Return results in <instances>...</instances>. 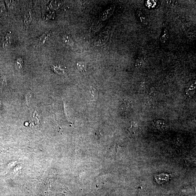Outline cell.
<instances>
[{"label":"cell","mask_w":196,"mask_h":196,"mask_svg":"<svg viewBox=\"0 0 196 196\" xmlns=\"http://www.w3.org/2000/svg\"><path fill=\"white\" fill-rule=\"evenodd\" d=\"M132 104L130 101L124 100L121 105L120 109L123 114H128L132 109Z\"/></svg>","instance_id":"obj_1"},{"label":"cell","mask_w":196,"mask_h":196,"mask_svg":"<svg viewBox=\"0 0 196 196\" xmlns=\"http://www.w3.org/2000/svg\"><path fill=\"white\" fill-rule=\"evenodd\" d=\"M108 37V34L106 32H104L103 33L100 35L98 38H97V39L95 41V43L98 46L103 45L107 42Z\"/></svg>","instance_id":"obj_2"},{"label":"cell","mask_w":196,"mask_h":196,"mask_svg":"<svg viewBox=\"0 0 196 196\" xmlns=\"http://www.w3.org/2000/svg\"><path fill=\"white\" fill-rule=\"evenodd\" d=\"M51 31H47L40 37L36 41V46H40L43 45L50 36Z\"/></svg>","instance_id":"obj_3"},{"label":"cell","mask_w":196,"mask_h":196,"mask_svg":"<svg viewBox=\"0 0 196 196\" xmlns=\"http://www.w3.org/2000/svg\"><path fill=\"white\" fill-rule=\"evenodd\" d=\"M168 177H169L168 175H167L162 174L158 175H156L155 177V178L157 183L161 184L166 182L169 179Z\"/></svg>","instance_id":"obj_4"},{"label":"cell","mask_w":196,"mask_h":196,"mask_svg":"<svg viewBox=\"0 0 196 196\" xmlns=\"http://www.w3.org/2000/svg\"><path fill=\"white\" fill-rule=\"evenodd\" d=\"M32 20V12L31 11L29 10L27 11L24 16L23 20L24 24L26 25H29Z\"/></svg>","instance_id":"obj_5"},{"label":"cell","mask_w":196,"mask_h":196,"mask_svg":"<svg viewBox=\"0 0 196 196\" xmlns=\"http://www.w3.org/2000/svg\"><path fill=\"white\" fill-rule=\"evenodd\" d=\"M62 40L64 43L69 46H72L73 43V40L70 36L68 35H65L63 36Z\"/></svg>","instance_id":"obj_6"},{"label":"cell","mask_w":196,"mask_h":196,"mask_svg":"<svg viewBox=\"0 0 196 196\" xmlns=\"http://www.w3.org/2000/svg\"><path fill=\"white\" fill-rule=\"evenodd\" d=\"M113 7H110L108 9V10H106V11L104 12V13L103 14L102 16V19H103L104 20L108 18L109 17V16H110L112 15V13L113 12Z\"/></svg>","instance_id":"obj_7"},{"label":"cell","mask_w":196,"mask_h":196,"mask_svg":"<svg viewBox=\"0 0 196 196\" xmlns=\"http://www.w3.org/2000/svg\"><path fill=\"white\" fill-rule=\"evenodd\" d=\"M11 35L10 33H7L5 37V40L3 42V47H5L7 46L10 44L11 42Z\"/></svg>","instance_id":"obj_8"},{"label":"cell","mask_w":196,"mask_h":196,"mask_svg":"<svg viewBox=\"0 0 196 196\" xmlns=\"http://www.w3.org/2000/svg\"><path fill=\"white\" fill-rule=\"evenodd\" d=\"M168 38V34L167 29H165L163 32V34L162 35L161 37L160 40L161 42L162 43H165L166 42V41L167 40Z\"/></svg>","instance_id":"obj_9"},{"label":"cell","mask_w":196,"mask_h":196,"mask_svg":"<svg viewBox=\"0 0 196 196\" xmlns=\"http://www.w3.org/2000/svg\"><path fill=\"white\" fill-rule=\"evenodd\" d=\"M156 127L157 128L159 129H163V128L165 127L166 124L164 122V121L162 120H157L156 122Z\"/></svg>","instance_id":"obj_10"},{"label":"cell","mask_w":196,"mask_h":196,"mask_svg":"<svg viewBox=\"0 0 196 196\" xmlns=\"http://www.w3.org/2000/svg\"><path fill=\"white\" fill-rule=\"evenodd\" d=\"M23 65V62L21 58H18L16 61L15 63V67L19 69H21Z\"/></svg>","instance_id":"obj_11"},{"label":"cell","mask_w":196,"mask_h":196,"mask_svg":"<svg viewBox=\"0 0 196 196\" xmlns=\"http://www.w3.org/2000/svg\"><path fill=\"white\" fill-rule=\"evenodd\" d=\"M53 68H54V71H55V72H56L57 73L60 74H62L65 71V70L64 69V68L60 66L54 67Z\"/></svg>","instance_id":"obj_12"},{"label":"cell","mask_w":196,"mask_h":196,"mask_svg":"<svg viewBox=\"0 0 196 196\" xmlns=\"http://www.w3.org/2000/svg\"><path fill=\"white\" fill-rule=\"evenodd\" d=\"M77 67L78 69L81 72H84L86 70L85 65L82 63H79L77 64Z\"/></svg>","instance_id":"obj_13"},{"label":"cell","mask_w":196,"mask_h":196,"mask_svg":"<svg viewBox=\"0 0 196 196\" xmlns=\"http://www.w3.org/2000/svg\"><path fill=\"white\" fill-rule=\"evenodd\" d=\"M90 91L91 94L93 96V98L97 97V94H98V92L95 89H94L93 87H91L90 88Z\"/></svg>","instance_id":"obj_14"},{"label":"cell","mask_w":196,"mask_h":196,"mask_svg":"<svg viewBox=\"0 0 196 196\" xmlns=\"http://www.w3.org/2000/svg\"><path fill=\"white\" fill-rule=\"evenodd\" d=\"M31 91L29 92V93L26 95V104L27 105H28V104L29 103V99H30L29 98L31 97Z\"/></svg>","instance_id":"obj_15"},{"label":"cell","mask_w":196,"mask_h":196,"mask_svg":"<svg viewBox=\"0 0 196 196\" xmlns=\"http://www.w3.org/2000/svg\"><path fill=\"white\" fill-rule=\"evenodd\" d=\"M136 66L137 67H140L142 65V62L141 60H137L136 62Z\"/></svg>","instance_id":"obj_16"},{"label":"cell","mask_w":196,"mask_h":196,"mask_svg":"<svg viewBox=\"0 0 196 196\" xmlns=\"http://www.w3.org/2000/svg\"><path fill=\"white\" fill-rule=\"evenodd\" d=\"M6 3L7 6L9 8H12L11 7H12V2L11 1H6Z\"/></svg>","instance_id":"obj_17"},{"label":"cell","mask_w":196,"mask_h":196,"mask_svg":"<svg viewBox=\"0 0 196 196\" xmlns=\"http://www.w3.org/2000/svg\"><path fill=\"white\" fill-rule=\"evenodd\" d=\"M4 11V6L2 5H0V15L3 13Z\"/></svg>","instance_id":"obj_18"}]
</instances>
